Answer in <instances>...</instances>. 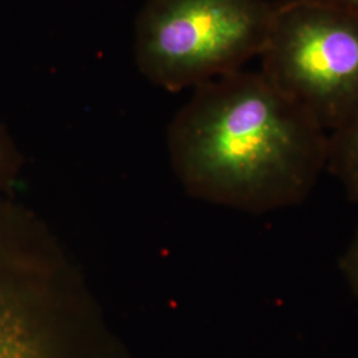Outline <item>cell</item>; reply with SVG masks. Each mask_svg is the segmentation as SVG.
I'll use <instances>...</instances> for the list:
<instances>
[{"label": "cell", "mask_w": 358, "mask_h": 358, "mask_svg": "<svg viewBox=\"0 0 358 358\" xmlns=\"http://www.w3.org/2000/svg\"><path fill=\"white\" fill-rule=\"evenodd\" d=\"M276 1L145 0L133 32L134 62L153 85L180 92L244 69L259 57Z\"/></svg>", "instance_id": "cell-2"}, {"label": "cell", "mask_w": 358, "mask_h": 358, "mask_svg": "<svg viewBox=\"0 0 358 358\" xmlns=\"http://www.w3.org/2000/svg\"><path fill=\"white\" fill-rule=\"evenodd\" d=\"M20 165V154L6 130L0 127V192H4L16 180Z\"/></svg>", "instance_id": "cell-6"}, {"label": "cell", "mask_w": 358, "mask_h": 358, "mask_svg": "<svg viewBox=\"0 0 358 358\" xmlns=\"http://www.w3.org/2000/svg\"><path fill=\"white\" fill-rule=\"evenodd\" d=\"M260 72L328 133L358 115V13L322 0L276 1Z\"/></svg>", "instance_id": "cell-3"}, {"label": "cell", "mask_w": 358, "mask_h": 358, "mask_svg": "<svg viewBox=\"0 0 358 358\" xmlns=\"http://www.w3.org/2000/svg\"><path fill=\"white\" fill-rule=\"evenodd\" d=\"M327 171L340 183L346 198L358 203V115L329 133Z\"/></svg>", "instance_id": "cell-5"}, {"label": "cell", "mask_w": 358, "mask_h": 358, "mask_svg": "<svg viewBox=\"0 0 358 358\" xmlns=\"http://www.w3.org/2000/svg\"><path fill=\"white\" fill-rule=\"evenodd\" d=\"M329 133L259 71L192 90L167 131L173 170L196 199L248 214L304 203L327 171Z\"/></svg>", "instance_id": "cell-1"}, {"label": "cell", "mask_w": 358, "mask_h": 358, "mask_svg": "<svg viewBox=\"0 0 358 358\" xmlns=\"http://www.w3.org/2000/svg\"><path fill=\"white\" fill-rule=\"evenodd\" d=\"M340 272L358 301V227L340 259Z\"/></svg>", "instance_id": "cell-7"}, {"label": "cell", "mask_w": 358, "mask_h": 358, "mask_svg": "<svg viewBox=\"0 0 358 358\" xmlns=\"http://www.w3.org/2000/svg\"><path fill=\"white\" fill-rule=\"evenodd\" d=\"M90 299L47 226L0 194V358H55L53 324Z\"/></svg>", "instance_id": "cell-4"}, {"label": "cell", "mask_w": 358, "mask_h": 358, "mask_svg": "<svg viewBox=\"0 0 358 358\" xmlns=\"http://www.w3.org/2000/svg\"><path fill=\"white\" fill-rule=\"evenodd\" d=\"M322 1H328V3H332V4L344 7L346 10L358 13V0H322Z\"/></svg>", "instance_id": "cell-8"}]
</instances>
